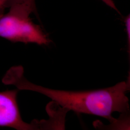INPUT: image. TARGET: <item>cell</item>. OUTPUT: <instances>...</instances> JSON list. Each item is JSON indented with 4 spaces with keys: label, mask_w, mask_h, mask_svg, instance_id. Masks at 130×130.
Listing matches in <instances>:
<instances>
[{
    "label": "cell",
    "mask_w": 130,
    "mask_h": 130,
    "mask_svg": "<svg viewBox=\"0 0 130 130\" xmlns=\"http://www.w3.org/2000/svg\"><path fill=\"white\" fill-rule=\"evenodd\" d=\"M21 66L11 68L3 78L6 84H12L19 90H28L42 94L50 98L67 111L72 110L101 117L114 122V112L127 114L129 99L126 93L130 90V78L107 88L87 91H68L45 88L28 81L24 76Z\"/></svg>",
    "instance_id": "obj_1"
},
{
    "label": "cell",
    "mask_w": 130,
    "mask_h": 130,
    "mask_svg": "<svg viewBox=\"0 0 130 130\" xmlns=\"http://www.w3.org/2000/svg\"><path fill=\"white\" fill-rule=\"evenodd\" d=\"M0 37L13 42L47 45L51 41L41 28L29 18L8 13L0 14Z\"/></svg>",
    "instance_id": "obj_2"
},
{
    "label": "cell",
    "mask_w": 130,
    "mask_h": 130,
    "mask_svg": "<svg viewBox=\"0 0 130 130\" xmlns=\"http://www.w3.org/2000/svg\"><path fill=\"white\" fill-rule=\"evenodd\" d=\"M18 93L16 90L0 92V126L18 130H42L41 121L28 123L22 120L17 103Z\"/></svg>",
    "instance_id": "obj_3"
},
{
    "label": "cell",
    "mask_w": 130,
    "mask_h": 130,
    "mask_svg": "<svg viewBox=\"0 0 130 130\" xmlns=\"http://www.w3.org/2000/svg\"><path fill=\"white\" fill-rule=\"evenodd\" d=\"M9 8V13L23 18H29L36 12L35 0H7L5 5Z\"/></svg>",
    "instance_id": "obj_4"
},
{
    "label": "cell",
    "mask_w": 130,
    "mask_h": 130,
    "mask_svg": "<svg viewBox=\"0 0 130 130\" xmlns=\"http://www.w3.org/2000/svg\"><path fill=\"white\" fill-rule=\"evenodd\" d=\"M126 32L127 36V44L128 51H130V14L128 15L125 19Z\"/></svg>",
    "instance_id": "obj_5"
},
{
    "label": "cell",
    "mask_w": 130,
    "mask_h": 130,
    "mask_svg": "<svg viewBox=\"0 0 130 130\" xmlns=\"http://www.w3.org/2000/svg\"><path fill=\"white\" fill-rule=\"evenodd\" d=\"M102 1L103 2H104L106 5H107L109 6H110L111 8H113V9L116 10L118 13L120 14L119 11L117 9L116 5H115L114 3L113 2V1L112 0H102Z\"/></svg>",
    "instance_id": "obj_6"
},
{
    "label": "cell",
    "mask_w": 130,
    "mask_h": 130,
    "mask_svg": "<svg viewBox=\"0 0 130 130\" xmlns=\"http://www.w3.org/2000/svg\"><path fill=\"white\" fill-rule=\"evenodd\" d=\"M7 0H0V10L5 6V4Z\"/></svg>",
    "instance_id": "obj_7"
}]
</instances>
